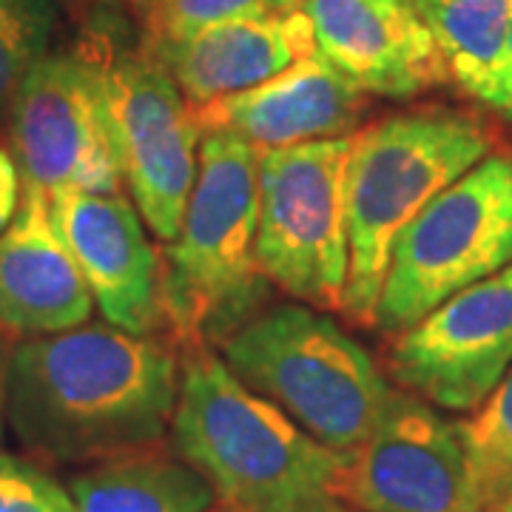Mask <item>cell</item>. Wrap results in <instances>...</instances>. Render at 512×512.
I'll list each match as a JSON object with an SVG mask.
<instances>
[{"mask_svg":"<svg viewBox=\"0 0 512 512\" xmlns=\"http://www.w3.org/2000/svg\"><path fill=\"white\" fill-rule=\"evenodd\" d=\"M180 362L154 336L80 325L12 350L6 419L20 444L57 464H97L160 444Z\"/></svg>","mask_w":512,"mask_h":512,"instance_id":"1","label":"cell"},{"mask_svg":"<svg viewBox=\"0 0 512 512\" xmlns=\"http://www.w3.org/2000/svg\"><path fill=\"white\" fill-rule=\"evenodd\" d=\"M174 450L225 512H302L333 504L342 453L308 436L274 402L248 390L211 348L185 350L171 419Z\"/></svg>","mask_w":512,"mask_h":512,"instance_id":"2","label":"cell"},{"mask_svg":"<svg viewBox=\"0 0 512 512\" xmlns=\"http://www.w3.org/2000/svg\"><path fill=\"white\" fill-rule=\"evenodd\" d=\"M262 151L237 134H202L180 234L163 256V316L180 350L237 333L268 296L256 262Z\"/></svg>","mask_w":512,"mask_h":512,"instance_id":"3","label":"cell"},{"mask_svg":"<svg viewBox=\"0 0 512 512\" xmlns=\"http://www.w3.org/2000/svg\"><path fill=\"white\" fill-rule=\"evenodd\" d=\"M493 146V128L481 114L450 106L402 111L353 134L350 271L342 308L350 322L376 328V305L399 234L436 194L490 157Z\"/></svg>","mask_w":512,"mask_h":512,"instance_id":"4","label":"cell"},{"mask_svg":"<svg viewBox=\"0 0 512 512\" xmlns=\"http://www.w3.org/2000/svg\"><path fill=\"white\" fill-rule=\"evenodd\" d=\"M222 353L248 390L336 453L356 450L373 433L393 393L350 333L302 305L256 313L222 342Z\"/></svg>","mask_w":512,"mask_h":512,"instance_id":"5","label":"cell"},{"mask_svg":"<svg viewBox=\"0 0 512 512\" xmlns=\"http://www.w3.org/2000/svg\"><path fill=\"white\" fill-rule=\"evenodd\" d=\"M512 265V157L493 151L404 228L384 276L376 328L402 333L453 293Z\"/></svg>","mask_w":512,"mask_h":512,"instance_id":"6","label":"cell"},{"mask_svg":"<svg viewBox=\"0 0 512 512\" xmlns=\"http://www.w3.org/2000/svg\"><path fill=\"white\" fill-rule=\"evenodd\" d=\"M353 134L262 151L259 163L256 262L279 291L319 311L345 308Z\"/></svg>","mask_w":512,"mask_h":512,"instance_id":"7","label":"cell"},{"mask_svg":"<svg viewBox=\"0 0 512 512\" xmlns=\"http://www.w3.org/2000/svg\"><path fill=\"white\" fill-rule=\"evenodd\" d=\"M12 148L23 188L120 194L100 63L89 52H46L12 97Z\"/></svg>","mask_w":512,"mask_h":512,"instance_id":"8","label":"cell"},{"mask_svg":"<svg viewBox=\"0 0 512 512\" xmlns=\"http://www.w3.org/2000/svg\"><path fill=\"white\" fill-rule=\"evenodd\" d=\"M97 63L123 183L151 234L171 242L197 180L202 134L191 103L148 49L97 57Z\"/></svg>","mask_w":512,"mask_h":512,"instance_id":"9","label":"cell"},{"mask_svg":"<svg viewBox=\"0 0 512 512\" xmlns=\"http://www.w3.org/2000/svg\"><path fill=\"white\" fill-rule=\"evenodd\" d=\"M330 498L356 512H476L461 421L393 387L373 433L342 453Z\"/></svg>","mask_w":512,"mask_h":512,"instance_id":"10","label":"cell"},{"mask_svg":"<svg viewBox=\"0 0 512 512\" xmlns=\"http://www.w3.org/2000/svg\"><path fill=\"white\" fill-rule=\"evenodd\" d=\"M390 373L444 410H476L512 367V265L453 293L399 333Z\"/></svg>","mask_w":512,"mask_h":512,"instance_id":"11","label":"cell"},{"mask_svg":"<svg viewBox=\"0 0 512 512\" xmlns=\"http://www.w3.org/2000/svg\"><path fill=\"white\" fill-rule=\"evenodd\" d=\"M60 239L114 328L151 336L165 328L163 259L143 231V217L123 194L66 191L49 197Z\"/></svg>","mask_w":512,"mask_h":512,"instance_id":"12","label":"cell"},{"mask_svg":"<svg viewBox=\"0 0 512 512\" xmlns=\"http://www.w3.org/2000/svg\"><path fill=\"white\" fill-rule=\"evenodd\" d=\"M316 49L365 94L416 97L450 80L424 20L407 0H305Z\"/></svg>","mask_w":512,"mask_h":512,"instance_id":"13","label":"cell"},{"mask_svg":"<svg viewBox=\"0 0 512 512\" xmlns=\"http://www.w3.org/2000/svg\"><path fill=\"white\" fill-rule=\"evenodd\" d=\"M365 109V92L316 52L259 86L191 106V117L200 134H237L276 151L353 134Z\"/></svg>","mask_w":512,"mask_h":512,"instance_id":"14","label":"cell"},{"mask_svg":"<svg viewBox=\"0 0 512 512\" xmlns=\"http://www.w3.org/2000/svg\"><path fill=\"white\" fill-rule=\"evenodd\" d=\"M94 296L60 239L49 197L23 188L15 220L0 234V328L46 336L89 322Z\"/></svg>","mask_w":512,"mask_h":512,"instance_id":"15","label":"cell"},{"mask_svg":"<svg viewBox=\"0 0 512 512\" xmlns=\"http://www.w3.org/2000/svg\"><path fill=\"white\" fill-rule=\"evenodd\" d=\"M163 63L191 106L237 94L316 55V35L305 9L208 26L183 43L148 49Z\"/></svg>","mask_w":512,"mask_h":512,"instance_id":"16","label":"cell"},{"mask_svg":"<svg viewBox=\"0 0 512 512\" xmlns=\"http://www.w3.org/2000/svg\"><path fill=\"white\" fill-rule=\"evenodd\" d=\"M77 512H211L217 493L183 458L157 444L106 458L69 481Z\"/></svg>","mask_w":512,"mask_h":512,"instance_id":"17","label":"cell"},{"mask_svg":"<svg viewBox=\"0 0 512 512\" xmlns=\"http://www.w3.org/2000/svg\"><path fill=\"white\" fill-rule=\"evenodd\" d=\"M424 20L450 80L493 109H507L512 0H407Z\"/></svg>","mask_w":512,"mask_h":512,"instance_id":"18","label":"cell"},{"mask_svg":"<svg viewBox=\"0 0 512 512\" xmlns=\"http://www.w3.org/2000/svg\"><path fill=\"white\" fill-rule=\"evenodd\" d=\"M476 512L512 493V367L470 421H461Z\"/></svg>","mask_w":512,"mask_h":512,"instance_id":"19","label":"cell"},{"mask_svg":"<svg viewBox=\"0 0 512 512\" xmlns=\"http://www.w3.org/2000/svg\"><path fill=\"white\" fill-rule=\"evenodd\" d=\"M57 0H0V109L12 103L20 80L49 52Z\"/></svg>","mask_w":512,"mask_h":512,"instance_id":"20","label":"cell"},{"mask_svg":"<svg viewBox=\"0 0 512 512\" xmlns=\"http://www.w3.org/2000/svg\"><path fill=\"white\" fill-rule=\"evenodd\" d=\"M268 12L271 9L265 0H163L154 9H148V20H151L148 49L183 43L208 26L228 20L262 18Z\"/></svg>","mask_w":512,"mask_h":512,"instance_id":"21","label":"cell"},{"mask_svg":"<svg viewBox=\"0 0 512 512\" xmlns=\"http://www.w3.org/2000/svg\"><path fill=\"white\" fill-rule=\"evenodd\" d=\"M0 512H77L55 478L23 458L0 453Z\"/></svg>","mask_w":512,"mask_h":512,"instance_id":"22","label":"cell"},{"mask_svg":"<svg viewBox=\"0 0 512 512\" xmlns=\"http://www.w3.org/2000/svg\"><path fill=\"white\" fill-rule=\"evenodd\" d=\"M20 200H23V177L9 151L0 148V234L9 228V222L18 214Z\"/></svg>","mask_w":512,"mask_h":512,"instance_id":"23","label":"cell"},{"mask_svg":"<svg viewBox=\"0 0 512 512\" xmlns=\"http://www.w3.org/2000/svg\"><path fill=\"white\" fill-rule=\"evenodd\" d=\"M12 350L3 328H0V441H3V427H6V404H9V362H12Z\"/></svg>","mask_w":512,"mask_h":512,"instance_id":"24","label":"cell"},{"mask_svg":"<svg viewBox=\"0 0 512 512\" xmlns=\"http://www.w3.org/2000/svg\"><path fill=\"white\" fill-rule=\"evenodd\" d=\"M507 117H512V15H510V29H507Z\"/></svg>","mask_w":512,"mask_h":512,"instance_id":"25","label":"cell"},{"mask_svg":"<svg viewBox=\"0 0 512 512\" xmlns=\"http://www.w3.org/2000/svg\"><path fill=\"white\" fill-rule=\"evenodd\" d=\"M271 12H291V9H299L305 0H265Z\"/></svg>","mask_w":512,"mask_h":512,"instance_id":"26","label":"cell"},{"mask_svg":"<svg viewBox=\"0 0 512 512\" xmlns=\"http://www.w3.org/2000/svg\"><path fill=\"white\" fill-rule=\"evenodd\" d=\"M487 512H512V493L510 495H504L495 507H490Z\"/></svg>","mask_w":512,"mask_h":512,"instance_id":"27","label":"cell"},{"mask_svg":"<svg viewBox=\"0 0 512 512\" xmlns=\"http://www.w3.org/2000/svg\"><path fill=\"white\" fill-rule=\"evenodd\" d=\"M302 512H342V510H336L333 504H322V507H311V510H302Z\"/></svg>","mask_w":512,"mask_h":512,"instance_id":"28","label":"cell"},{"mask_svg":"<svg viewBox=\"0 0 512 512\" xmlns=\"http://www.w3.org/2000/svg\"><path fill=\"white\" fill-rule=\"evenodd\" d=\"M140 3H143L146 9H154V6H157V3H163V0H140Z\"/></svg>","mask_w":512,"mask_h":512,"instance_id":"29","label":"cell"}]
</instances>
